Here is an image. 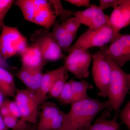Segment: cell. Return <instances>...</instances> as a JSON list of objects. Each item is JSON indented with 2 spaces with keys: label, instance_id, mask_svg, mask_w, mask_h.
<instances>
[{
  "label": "cell",
  "instance_id": "6da1fadb",
  "mask_svg": "<svg viewBox=\"0 0 130 130\" xmlns=\"http://www.w3.org/2000/svg\"><path fill=\"white\" fill-rule=\"evenodd\" d=\"M113 111L109 100L104 102L89 98L71 105L63 124L58 130H89L96 116L103 110Z\"/></svg>",
  "mask_w": 130,
  "mask_h": 130
},
{
  "label": "cell",
  "instance_id": "7a4b0ae2",
  "mask_svg": "<svg viewBox=\"0 0 130 130\" xmlns=\"http://www.w3.org/2000/svg\"><path fill=\"white\" fill-rule=\"evenodd\" d=\"M106 45L99 47L100 51L109 63L111 71V81L107 92L108 100L116 114L130 89V74L126 73L112 59L107 51Z\"/></svg>",
  "mask_w": 130,
  "mask_h": 130
},
{
  "label": "cell",
  "instance_id": "3957f363",
  "mask_svg": "<svg viewBox=\"0 0 130 130\" xmlns=\"http://www.w3.org/2000/svg\"><path fill=\"white\" fill-rule=\"evenodd\" d=\"M28 46L27 38L18 28L4 26L0 35V53L4 60L20 55Z\"/></svg>",
  "mask_w": 130,
  "mask_h": 130
},
{
  "label": "cell",
  "instance_id": "277c9868",
  "mask_svg": "<svg viewBox=\"0 0 130 130\" xmlns=\"http://www.w3.org/2000/svg\"><path fill=\"white\" fill-rule=\"evenodd\" d=\"M31 46L39 50L43 57L46 61H57L64 57L61 50L54 40L51 31L39 29L30 35Z\"/></svg>",
  "mask_w": 130,
  "mask_h": 130
},
{
  "label": "cell",
  "instance_id": "5b68a950",
  "mask_svg": "<svg viewBox=\"0 0 130 130\" xmlns=\"http://www.w3.org/2000/svg\"><path fill=\"white\" fill-rule=\"evenodd\" d=\"M113 33L109 25H106L97 30L89 29L80 36L68 51L76 48L88 50L93 47L104 46L111 42Z\"/></svg>",
  "mask_w": 130,
  "mask_h": 130
},
{
  "label": "cell",
  "instance_id": "8992f818",
  "mask_svg": "<svg viewBox=\"0 0 130 130\" xmlns=\"http://www.w3.org/2000/svg\"><path fill=\"white\" fill-rule=\"evenodd\" d=\"M91 55L93 61L92 76L96 86L100 91L98 95L107 97L111 76L110 66L100 51Z\"/></svg>",
  "mask_w": 130,
  "mask_h": 130
},
{
  "label": "cell",
  "instance_id": "52a82bcc",
  "mask_svg": "<svg viewBox=\"0 0 130 130\" xmlns=\"http://www.w3.org/2000/svg\"><path fill=\"white\" fill-rule=\"evenodd\" d=\"M68 52V56L64 62V67L66 70L72 73L77 78L88 77L89 67L92 60L88 50L76 48Z\"/></svg>",
  "mask_w": 130,
  "mask_h": 130
},
{
  "label": "cell",
  "instance_id": "ba28073f",
  "mask_svg": "<svg viewBox=\"0 0 130 130\" xmlns=\"http://www.w3.org/2000/svg\"><path fill=\"white\" fill-rule=\"evenodd\" d=\"M40 120L36 130H58L63 124L66 113L54 102H47L42 105Z\"/></svg>",
  "mask_w": 130,
  "mask_h": 130
},
{
  "label": "cell",
  "instance_id": "9c48e42d",
  "mask_svg": "<svg viewBox=\"0 0 130 130\" xmlns=\"http://www.w3.org/2000/svg\"><path fill=\"white\" fill-rule=\"evenodd\" d=\"M15 102L21 114L20 120L32 124H37L38 107L33 98V95L28 89L16 90Z\"/></svg>",
  "mask_w": 130,
  "mask_h": 130
},
{
  "label": "cell",
  "instance_id": "30bf717a",
  "mask_svg": "<svg viewBox=\"0 0 130 130\" xmlns=\"http://www.w3.org/2000/svg\"><path fill=\"white\" fill-rule=\"evenodd\" d=\"M73 14L81 24L91 29L97 30L105 26H110L109 16L95 4L90 5L85 10L74 12Z\"/></svg>",
  "mask_w": 130,
  "mask_h": 130
},
{
  "label": "cell",
  "instance_id": "8fae6325",
  "mask_svg": "<svg viewBox=\"0 0 130 130\" xmlns=\"http://www.w3.org/2000/svg\"><path fill=\"white\" fill-rule=\"evenodd\" d=\"M107 51L112 59L122 67L130 60V35L120 34L111 42Z\"/></svg>",
  "mask_w": 130,
  "mask_h": 130
},
{
  "label": "cell",
  "instance_id": "7c38bea8",
  "mask_svg": "<svg viewBox=\"0 0 130 130\" xmlns=\"http://www.w3.org/2000/svg\"><path fill=\"white\" fill-rule=\"evenodd\" d=\"M35 5V14L32 23L48 30L53 26L57 17L56 12L50 1L33 0Z\"/></svg>",
  "mask_w": 130,
  "mask_h": 130
},
{
  "label": "cell",
  "instance_id": "4fadbf2b",
  "mask_svg": "<svg viewBox=\"0 0 130 130\" xmlns=\"http://www.w3.org/2000/svg\"><path fill=\"white\" fill-rule=\"evenodd\" d=\"M109 21L110 27L113 33V41L120 34L119 31L121 29L130 24V0H121L112 12L109 17Z\"/></svg>",
  "mask_w": 130,
  "mask_h": 130
},
{
  "label": "cell",
  "instance_id": "5bb4252c",
  "mask_svg": "<svg viewBox=\"0 0 130 130\" xmlns=\"http://www.w3.org/2000/svg\"><path fill=\"white\" fill-rule=\"evenodd\" d=\"M20 56L22 66L32 71L40 68L42 69L47 62L39 50L31 45L26 48Z\"/></svg>",
  "mask_w": 130,
  "mask_h": 130
},
{
  "label": "cell",
  "instance_id": "9a60e30c",
  "mask_svg": "<svg viewBox=\"0 0 130 130\" xmlns=\"http://www.w3.org/2000/svg\"><path fill=\"white\" fill-rule=\"evenodd\" d=\"M63 67L53 71L47 72L43 76L41 83L37 91L33 95V98L38 106L42 105L47 100V95L53 82L62 70Z\"/></svg>",
  "mask_w": 130,
  "mask_h": 130
},
{
  "label": "cell",
  "instance_id": "2e32d148",
  "mask_svg": "<svg viewBox=\"0 0 130 130\" xmlns=\"http://www.w3.org/2000/svg\"><path fill=\"white\" fill-rule=\"evenodd\" d=\"M16 89L12 74L5 68L0 67V91L5 96L14 97Z\"/></svg>",
  "mask_w": 130,
  "mask_h": 130
},
{
  "label": "cell",
  "instance_id": "e0dca14e",
  "mask_svg": "<svg viewBox=\"0 0 130 130\" xmlns=\"http://www.w3.org/2000/svg\"><path fill=\"white\" fill-rule=\"evenodd\" d=\"M110 117V112L107 110H103L89 130H119L120 125L117 122V117L115 116L112 119L108 120Z\"/></svg>",
  "mask_w": 130,
  "mask_h": 130
},
{
  "label": "cell",
  "instance_id": "ac0fdd59",
  "mask_svg": "<svg viewBox=\"0 0 130 130\" xmlns=\"http://www.w3.org/2000/svg\"><path fill=\"white\" fill-rule=\"evenodd\" d=\"M70 81L73 91L75 103L90 98L87 94V90L88 89L93 88V85L84 79L78 82L74 81L72 78Z\"/></svg>",
  "mask_w": 130,
  "mask_h": 130
},
{
  "label": "cell",
  "instance_id": "d6986e66",
  "mask_svg": "<svg viewBox=\"0 0 130 130\" xmlns=\"http://www.w3.org/2000/svg\"><path fill=\"white\" fill-rule=\"evenodd\" d=\"M68 71L64 66L62 70L54 79L49 90L48 94L50 98H57L63 90L68 77Z\"/></svg>",
  "mask_w": 130,
  "mask_h": 130
},
{
  "label": "cell",
  "instance_id": "ffe728a7",
  "mask_svg": "<svg viewBox=\"0 0 130 130\" xmlns=\"http://www.w3.org/2000/svg\"><path fill=\"white\" fill-rule=\"evenodd\" d=\"M5 125L12 130H36L32 124L22 121L21 120L9 116L3 118Z\"/></svg>",
  "mask_w": 130,
  "mask_h": 130
},
{
  "label": "cell",
  "instance_id": "44dd1931",
  "mask_svg": "<svg viewBox=\"0 0 130 130\" xmlns=\"http://www.w3.org/2000/svg\"><path fill=\"white\" fill-rule=\"evenodd\" d=\"M56 99L61 105H71L75 103L74 94L70 81L66 82L63 90Z\"/></svg>",
  "mask_w": 130,
  "mask_h": 130
},
{
  "label": "cell",
  "instance_id": "7402d4cb",
  "mask_svg": "<svg viewBox=\"0 0 130 130\" xmlns=\"http://www.w3.org/2000/svg\"><path fill=\"white\" fill-rule=\"evenodd\" d=\"M42 70V68H40L32 71L30 85L28 89L32 95H34L37 91L41 83L43 74Z\"/></svg>",
  "mask_w": 130,
  "mask_h": 130
},
{
  "label": "cell",
  "instance_id": "603a6c76",
  "mask_svg": "<svg viewBox=\"0 0 130 130\" xmlns=\"http://www.w3.org/2000/svg\"><path fill=\"white\" fill-rule=\"evenodd\" d=\"M50 1L56 12L57 16L60 17L61 23L70 18V16L72 14V12L64 9L60 1L53 0Z\"/></svg>",
  "mask_w": 130,
  "mask_h": 130
},
{
  "label": "cell",
  "instance_id": "cb8c5ba5",
  "mask_svg": "<svg viewBox=\"0 0 130 130\" xmlns=\"http://www.w3.org/2000/svg\"><path fill=\"white\" fill-rule=\"evenodd\" d=\"M77 34L67 32L56 42L61 51H68L76 36Z\"/></svg>",
  "mask_w": 130,
  "mask_h": 130
},
{
  "label": "cell",
  "instance_id": "d4e9b609",
  "mask_svg": "<svg viewBox=\"0 0 130 130\" xmlns=\"http://www.w3.org/2000/svg\"><path fill=\"white\" fill-rule=\"evenodd\" d=\"M62 23L67 32L74 34H77L81 24L76 18L73 16L67 19Z\"/></svg>",
  "mask_w": 130,
  "mask_h": 130
},
{
  "label": "cell",
  "instance_id": "484cf974",
  "mask_svg": "<svg viewBox=\"0 0 130 130\" xmlns=\"http://www.w3.org/2000/svg\"><path fill=\"white\" fill-rule=\"evenodd\" d=\"M14 2L13 0H0V31L2 30L5 25L4 20L5 16Z\"/></svg>",
  "mask_w": 130,
  "mask_h": 130
},
{
  "label": "cell",
  "instance_id": "4316f807",
  "mask_svg": "<svg viewBox=\"0 0 130 130\" xmlns=\"http://www.w3.org/2000/svg\"><path fill=\"white\" fill-rule=\"evenodd\" d=\"M32 72V70L22 66L21 69L17 73V77L24 84L27 89L29 88L30 85Z\"/></svg>",
  "mask_w": 130,
  "mask_h": 130
},
{
  "label": "cell",
  "instance_id": "83f0119b",
  "mask_svg": "<svg viewBox=\"0 0 130 130\" xmlns=\"http://www.w3.org/2000/svg\"><path fill=\"white\" fill-rule=\"evenodd\" d=\"M51 36L56 42L60 40L67 32L62 23L59 21L55 22L53 26V30L51 31Z\"/></svg>",
  "mask_w": 130,
  "mask_h": 130
},
{
  "label": "cell",
  "instance_id": "f1b7e54d",
  "mask_svg": "<svg viewBox=\"0 0 130 130\" xmlns=\"http://www.w3.org/2000/svg\"><path fill=\"white\" fill-rule=\"evenodd\" d=\"M120 118L123 124L130 130V101H129L120 112Z\"/></svg>",
  "mask_w": 130,
  "mask_h": 130
},
{
  "label": "cell",
  "instance_id": "f546056e",
  "mask_svg": "<svg viewBox=\"0 0 130 130\" xmlns=\"http://www.w3.org/2000/svg\"><path fill=\"white\" fill-rule=\"evenodd\" d=\"M5 101L10 111L11 115L16 118L19 119L21 118V114L20 112L18 107L16 105L15 102L6 100Z\"/></svg>",
  "mask_w": 130,
  "mask_h": 130
},
{
  "label": "cell",
  "instance_id": "4dcf8cb0",
  "mask_svg": "<svg viewBox=\"0 0 130 130\" xmlns=\"http://www.w3.org/2000/svg\"><path fill=\"white\" fill-rule=\"evenodd\" d=\"M121 0H100L99 7L102 11L109 8L113 9L119 4Z\"/></svg>",
  "mask_w": 130,
  "mask_h": 130
},
{
  "label": "cell",
  "instance_id": "1f68e13d",
  "mask_svg": "<svg viewBox=\"0 0 130 130\" xmlns=\"http://www.w3.org/2000/svg\"><path fill=\"white\" fill-rule=\"evenodd\" d=\"M65 1L74 5L77 7H84L88 8L90 6L89 0H66Z\"/></svg>",
  "mask_w": 130,
  "mask_h": 130
},
{
  "label": "cell",
  "instance_id": "d6a6232c",
  "mask_svg": "<svg viewBox=\"0 0 130 130\" xmlns=\"http://www.w3.org/2000/svg\"><path fill=\"white\" fill-rule=\"evenodd\" d=\"M0 115L2 118L11 116L5 100L2 105L0 106Z\"/></svg>",
  "mask_w": 130,
  "mask_h": 130
},
{
  "label": "cell",
  "instance_id": "836d02e7",
  "mask_svg": "<svg viewBox=\"0 0 130 130\" xmlns=\"http://www.w3.org/2000/svg\"><path fill=\"white\" fill-rule=\"evenodd\" d=\"M0 130H8V128L5 125L2 117L0 115Z\"/></svg>",
  "mask_w": 130,
  "mask_h": 130
},
{
  "label": "cell",
  "instance_id": "e575fe53",
  "mask_svg": "<svg viewBox=\"0 0 130 130\" xmlns=\"http://www.w3.org/2000/svg\"><path fill=\"white\" fill-rule=\"evenodd\" d=\"M5 96L3 94L1 91H0V106L2 105L5 99H4Z\"/></svg>",
  "mask_w": 130,
  "mask_h": 130
},
{
  "label": "cell",
  "instance_id": "d590c367",
  "mask_svg": "<svg viewBox=\"0 0 130 130\" xmlns=\"http://www.w3.org/2000/svg\"><path fill=\"white\" fill-rule=\"evenodd\" d=\"M1 62L2 63H5V60L3 59L2 58V56H1V53H0V63Z\"/></svg>",
  "mask_w": 130,
  "mask_h": 130
}]
</instances>
